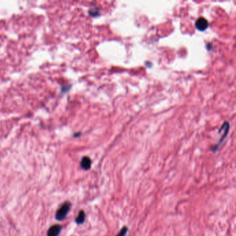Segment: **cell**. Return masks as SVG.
<instances>
[{
	"mask_svg": "<svg viewBox=\"0 0 236 236\" xmlns=\"http://www.w3.org/2000/svg\"><path fill=\"white\" fill-rule=\"evenodd\" d=\"M195 26L197 29L199 30V31H205V30L208 28V22L205 18H200L196 21Z\"/></svg>",
	"mask_w": 236,
	"mask_h": 236,
	"instance_id": "7a4b0ae2",
	"label": "cell"
},
{
	"mask_svg": "<svg viewBox=\"0 0 236 236\" xmlns=\"http://www.w3.org/2000/svg\"><path fill=\"white\" fill-rule=\"evenodd\" d=\"M62 227L60 225L58 224H55L53 226L49 228L47 232L48 236H58L59 234L61 232Z\"/></svg>",
	"mask_w": 236,
	"mask_h": 236,
	"instance_id": "3957f363",
	"label": "cell"
},
{
	"mask_svg": "<svg viewBox=\"0 0 236 236\" xmlns=\"http://www.w3.org/2000/svg\"><path fill=\"white\" fill-rule=\"evenodd\" d=\"M71 203L69 202H66L65 204L62 205V206L60 207L58 210H57V213L56 214V218L57 220H62L64 219L66 216L67 215L69 211L70 210L71 208Z\"/></svg>",
	"mask_w": 236,
	"mask_h": 236,
	"instance_id": "6da1fadb",
	"label": "cell"
},
{
	"mask_svg": "<svg viewBox=\"0 0 236 236\" xmlns=\"http://www.w3.org/2000/svg\"><path fill=\"white\" fill-rule=\"evenodd\" d=\"M81 165L82 168H83L84 170H89L90 169V168H91L92 161L89 157H87V156H85L81 161Z\"/></svg>",
	"mask_w": 236,
	"mask_h": 236,
	"instance_id": "277c9868",
	"label": "cell"
},
{
	"mask_svg": "<svg viewBox=\"0 0 236 236\" xmlns=\"http://www.w3.org/2000/svg\"><path fill=\"white\" fill-rule=\"evenodd\" d=\"M128 232V228L127 227H123L121 229V230L118 233L116 236H125L126 233Z\"/></svg>",
	"mask_w": 236,
	"mask_h": 236,
	"instance_id": "8992f818",
	"label": "cell"
},
{
	"mask_svg": "<svg viewBox=\"0 0 236 236\" xmlns=\"http://www.w3.org/2000/svg\"><path fill=\"white\" fill-rule=\"evenodd\" d=\"M85 213L83 210H81L80 213H79L78 217H77L76 219V222L78 224H83L85 222Z\"/></svg>",
	"mask_w": 236,
	"mask_h": 236,
	"instance_id": "5b68a950",
	"label": "cell"
}]
</instances>
